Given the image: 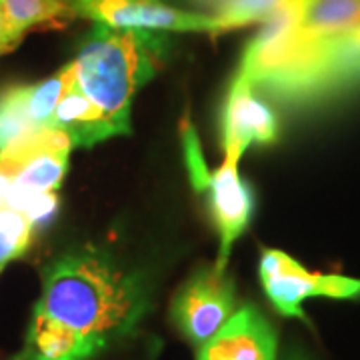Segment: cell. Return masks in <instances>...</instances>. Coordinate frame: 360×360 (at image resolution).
<instances>
[{"label":"cell","mask_w":360,"mask_h":360,"mask_svg":"<svg viewBox=\"0 0 360 360\" xmlns=\"http://www.w3.org/2000/svg\"><path fill=\"white\" fill-rule=\"evenodd\" d=\"M238 72L264 98L310 106L360 86V0H288L245 49Z\"/></svg>","instance_id":"obj_1"},{"label":"cell","mask_w":360,"mask_h":360,"mask_svg":"<svg viewBox=\"0 0 360 360\" xmlns=\"http://www.w3.org/2000/svg\"><path fill=\"white\" fill-rule=\"evenodd\" d=\"M148 304L141 276L108 252L68 250L42 269L22 360H94L136 333Z\"/></svg>","instance_id":"obj_2"},{"label":"cell","mask_w":360,"mask_h":360,"mask_svg":"<svg viewBox=\"0 0 360 360\" xmlns=\"http://www.w3.org/2000/svg\"><path fill=\"white\" fill-rule=\"evenodd\" d=\"M167 37L153 30L96 25L72 60L78 89L112 122L118 134H130L134 94L158 72Z\"/></svg>","instance_id":"obj_3"},{"label":"cell","mask_w":360,"mask_h":360,"mask_svg":"<svg viewBox=\"0 0 360 360\" xmlns=\"http://www.w3.org/2000/svg\"><path fill=\"white\" fill-rule=\"evenodd\" d=\"M70 148L65 132L40 129L0 150V168L13 180L6 205L22 212L30 198L56 193L68 170Z\"/></svg>","instance_id":"obj_4"},{"label":"cell","mask_w":360,"mask_h":360,"mask_svg":"<svg viewBox=\"0 0 360 360\" xmlns=\"http://www.w3.org/2000/svg\"><path fill=\"white\" fill-rule=\"evenodd\" d=\"M258 272L270 304L286 319L307 321L302 304L309 298L360 300V278L310 272L290 255L276 248L262 250Z\"/></svg>","instance_id":"obj_5"},{"label":"cell","mask_w":360,"mask_h":360,"mask_svg":"<svg viewBox=\"0 0 360 360\" xmlns=\"http://www.w3.org/2000/svg\"><path fill=\"white\" fill-rule=\"evenodd\" d=\"M236 312V288L226 269L202 266L194 272L172 300L170 316L182 335L202 347Z\"/></svg>","instance_id":"obj_6"},{"label":"cell","mask_w":360,"mask_h":360,"mask_svg":"<svg viewBox=\"0 0 360 360\" xmlns=\"http://www.w3.org/2000/svg\"><path fill=\"white\" fill-rule=\"evenodd\" d=\"M80 18L110 28H136L153 32H206L222 34L219 16L182 11L165 0H70Z\"/></svg>","instance_id":"obj_7"},{"label":"cell","mask_w":360,"mask_h":360,"mask_svg":"<svg viewBox=\"0 0 360 360\" xmlns=\"http://www.w3.org/2000/svg\"><path fill=\"white\" fill-rule=\"evenodd\" d=\"M196 191L206 194L208 210L219 232L220 248L217 266L226 269L232 245L240 238L252 219L255 194L238 172V160L232 158H224L214 174L208 172Z\"/></svg>","instance_id":"obj_8"},{"label":"cell","mask_w":360,"mask_h":360,"mask_svg":"<svg viewBox=\"0 0 360 360\" xmlns=\"http://www.w3.org/2000/svg\"><path fill=\"white\" fill-rule=\"evenodd\" d=\"M278 136V120L252 84L236 72L222 108L224 158L238 160L252 144H272Z\"/></svg>","instance_id":"obj_9"},{"label":"cell","mask_w":360,"mask_h":360,"mask_svg":"<svg viewBox=\"0 0 360 360\" xmlns=\"http://www.w3.org/2000/svg\"><path fill=\"white\" fill-rule=\"evenodd\" d=\"M196 360H278V336L260 310L246 304L198 347Z\"/></svg>","instance_id":"obj_10"},{"label":"cell","mask_w":360,"mask_h":360,"mask_svg":"<svg viewBox=\"0 0 360 360\" xmlns=\"http://www.w3.org/2000/svg\"><path fill=\"white\" fill-rule=\"evenodd\" d=\"M51 129L65 132L72 142V146H82V148H90L106 139L118 136L112 122L78 89L77 82L68 89L63 101L56 106Z\"/></svg>","instance_id":"obj_11"},{"label":"cell","mask_w":360,"mask_h":360,"mask_svg":"<svg viewBox=\"0 0 360 360\" xmlns=\"http://www.w3.org/2000/svg\"><path fill=\"white\" fill-rule=\"evenodd\" d=\"M0 8L16 44L28 30L66 26L77 18L68 0H0Z\"/></svg>","instance_id":"obj_12"},{"label":"cell","mask_w":360,"mask_h":360,"mask_svg":"<svg viewBox=\"0 0 360 360\" xmlns=\"http://www.w3.org/2000/svg\"><path fill=\"white\" fill-rule=\"evenodd\" d=\"M219 16L224 32L248 25H264L288 0H198Z\"/></svg>","instance_id":"obj_13"},{"label":"cell","mask_w":360,"mask_h":360,"mask_svg":"<svg viewBox=\"0 0 360 360\" xmlns=\"http://www.w3.org/2000/svg\"><path fill=\"white\" fill-rule=\"evenodd\" d=\"M77 82L75 66L68 63L54 77L28 84V112L39 129H51L52 116L68 89Z\"/></svg>","instance_id":"obj_14"},{"label":"cell","mask_w":360,"mask_h":360,"mask_svg":"<svg viewBox=\"0 0 360 360\" xmlns=\"http://www.w3.org/2000/svg\"><path fill=\"white\" fill-rule=\"evenodd\" d=\"M40 130L28 112V84L0 92V150L26 134Z\"/></svg>","instance_id":"obj_15"},{"label":"cell","mask_w":360,"mask_h":360,"mask_svg":"<svg viewBox=\"0 0 360 360\" xmlns=\"http://www.w3.org/2000/svg\"><path fill=\"white\" fill-rule=\"evenodd\" d=\"M34 224L25 212L6 202L0 205V266H6L14 258H20L30 248Z\"/></svg>","instance_id":"obj_16"},{"label":"cell","mask_w":360,"mask_h":360,"mask_svg":"<svg viewBox=\"0 0 360 360\" xmlns=\"http://www.w3.org/2000/svg\"><path fill=\"white\" fill-rule=\"evenodd\" d=\"M56 208H58V196H56V193H44L30 198L28 205L22 208V212H25L28 220L37 229V226L46 224L56 214Z\"/></svg>","instance_id":"obj_17"},{"label":"cell","mask_w":360,"mask_h":360,"mask_svg":"<svg viewBox=\"0 0 360 360\" xmlns=\"http://www.w3.org/2000/svg\"><path fill=\"white\" fill-rule=\"evenodd\" d=\"M16 46V42L11 37V30H8V25H6V18H4V13L0 8V54L4 52H11Z\"/></svg>","instance_id":"obj_18"},{"label":"cell","mask_w":360,"mask_h":360,"mask_svg":"<svg viewBox=\"0 0 360 360\" xmlns=\"http://www.w3.org/2000/svg\"><path fill=\"white\" fill-rule=\"evenodd\" d=\"M278 360H316V359H312L309 352H304L302 348L292 347V348H288V350H286Z\"/></svg>","instance_id":"obj_19"},{"label":"cell","mask_w":360,"mask_h":360,"mask_svg":"<svg viewBox=\"0 0 360 360\" xmlns=\"http://www.w3.org/2000/svg\"><path fill=\"white\" fill-rule=\"evenodd\" d=\"M11 186H13V180L8 179V174L0 168V205L6 202V196L11 193Z\"/></svg>","instance_id":"obj_20"},{"label":"cell","mask_w":360,"mask_h":360,"mask_svg":"<svg viewBox=\"0 0 360 360\" xmlns=\"http://www.w3.org/2000/svg\"><path fill=\"white\" fill-rule=\"evenodd\" d=\"M2 270H4V266H0V272H2Z\"/></svg>","instance_id":"obj_21"},{"label":"cell","mask_w":360,"mask_h":360,"mask_svg":"<svg viewBox=\"0 0 360 360\" xmlns=\"http://www.w3.org/2000/svg\"><path fill=\"white\" fill-rule=\"evenodd\" d=\"M68 2H70V0H68Z\"/></svg>","instance_id":"obj_22"}]
</instances>
